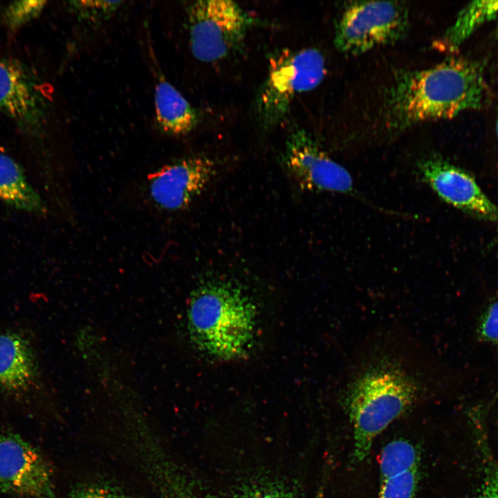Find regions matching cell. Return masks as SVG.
<instances>
[{
	"label": "cell",
	"instance_id": "cell-1",
	"mask_svg": "<svg viewBox=\"0 0 498 498\" xmlns=\"http://www.w3.org/2000/svg\"><path fill=\"white\" fill-rule=\"evenodd\" d=\"M488 94L483 67L474 60L452 57L428 68L403 70L386 93V121L393 130H402L453 118L482 108Z\"/></svg>",
	"mask_w": 498,
	"mask_h": 498
},
{
	"label": "cell",
	"instance_id": "cell-2",
	"mask_svg": "<svg viewBox=\"0 0 498 498\" xmlns=\"http://www.w3.org/2000/svg\"><path fill=\"white\" fill-rule=\"evenodd\" d=\"M424 387L415 374L391 358L369 364L350 381L344 400L353 428L355 461L368 456L376 436L416 403Z\"/></svg>",
	"mask_w": 498,
	"mask_h": 498
},
{
	"label": "cell",
	"instance_id": "cell-3",
	"mask_svg": "<svg viewBox=\"0 0 498 498\" xmlns=\"http://www.w3.org/2000/svg\"><path fill=\"white\" fill-rule=\"evenodd\" d=\"M254 321L249 299L230 282L208 281L192 295L187 309L190 338L212 356L230 358L243 354L252 338Z\"/></svg>",
	"mask_w": 498,
	"mask_h": 498
},
{
	"label": "cell",
	"instance_id": "cell-4",
	"mask_svg": "<svg viewBox=\"0 0 498 498\" xmlns=\"http://www.w3.org/2000/svg\"><path fill=\"white\" fill-rule=\"evenodd\" d=\"M326 73L324 58L316 48H284L273 53L255 110L261 128L271 130L288 115L295 98L317 87Z\"/></svg>",
	"mask_w": 498,
	"mask_h": 498
},
{
	"label": "cell",
	"instance_id": "cell-5",
	"mask_svg": "<svg viewBox=\"0 0 498 498\" xmlns=\"http://www.w3.org/2000/svg\"><path fill=\"white\" fill-rule=\"evenodd\" d=\"M190 46L203 62L224 59L239 50L260 20L230 0H199L186 6Z\"/></svg>",
	"mask_w": 498,
	"mask_h": 498
},
{
	"label": "cell",
	"instance_id": "cell-6",
	"mask_svg": "<svg viewBox=\"0 0 498 498\" xmlns=\"http://www.w3.org/2000/svg\"><path fill=\"white\" fill-rule=\"evenodd\" d=\"M408 10L398 1H354L345 6L335 27L334 44L357 55L403 39L409 29Z\"/></svg>",
	"mask_w": 498,
	"mask_h": 498
},
{
	"label": "cell",
	"instance_id": "cell-7",
	"mask_svg": "<svg viewBox=\"0 0 498 498\" xmlns=\"http://www.w3.org/2000/svg\"><path fill=\"white\" fill-rule=\"evenodd\" d=\"M282 161L289 175L304 190L336 192L354 197L359 195L349 172L331 158L302 128L290 130Z\"/></svg>",
	"mask_w": 498,
	"mask_h": 498
},
{
	"label": "cell",
	"instance_id": "cell-8",
	"mask_svg": "<svg viewBox=\"0 0 498 498\" xmlns=\"http://www.w3.org/2000/svg\"><path fill=\"white\" fill-rule=\"evenodd\" d=\"M0 493L21 498H55L51 469L21 435H0Z\"/></svg>",
	"mask_w": 498,
	"mask_h": 498
},
{
	"label": "cell",
	"instance_id": "cell-9",
	"mask_svg": "<svg viewBox=\"0 0 498 498\" xmlns=\"http://www.w3.org/2000/svg\"><path fill=\"white\" fill-rule=\"evenodd\" d=\"M216 172L215 162L205 155L176 160L150 175V197L160 209L184 210L205 190Z\"/></svg>",
	"mask_w": 498,
	"mask_h": 498
},
{
	"label": "cell",
	"instance_id": "cell-10",
	"mask_svg": "<svg viewBox=\"0 0 498 498\" xmlns=\"http://www.w3.org/2000/svg\"><path fill=\"white\" fill-rule=\"evenodd\" d=\"M416 167L423 181L448 204L480 219L498 220V208L464 169L437 156L421 158Z\"/></svg>",
	"mask_w": 498,
	"mask_h": 498
},
{
	"label": "cell",
	"instance_id": "cell-11",
	"mask_svg": "<svg viewBox=\"0 0 498 498\" xmlns=\"http://www.w3.org/2000/svg\"><path fill=\"white\" fill-rule=\"evenodd\" d=\"M48 98L40 79L24 63L0 59V111L22 129L37 131L44 124Z\"/></svg>",
	"mask_w": 498,
	"mask_h": 498
},
{
	"label": "cell",
	"instance_id": "cell-12",
	"mask_svg": "<svg viewBox=\"0 0 498 498\" xmlns=\"http://www.w3.org/2000/svg\"><path fill=\"white\" fill-rule=\"evenodd\" d=\"M39 368L30 343L14 333L0 335V387L21 394L39 382Z\"/></svg>",
	"mask_w": 498,
	"mask_h": 498
},
{
	"label": "cell",
	"instance_id": "cell-13",
	"mask_svg": "<svg viewBox=\"0 0 498 498\" xmlns=\"http://www.w3.org/2000/svg\"><path fill=\"white\" fill-rule=\"evenodd\" d=\"M156 122L161 131L171 136H184L199 122L197 110L162 75L155 86Z\"/></svg>",
	"mask_w": 498,
	"mask_h": 498
},
{
	"label": "cell",
	"instance_id": "cell-14",
	"mask_svg": "<svg viewBox=\"0 0 498 498\" xmlns=\"http://www.w3.org/2000/svg\"><path fill=\"white\" fill-rule=\"evenodd\" d=\"M147 441L144 452L158 498H214L196 488L154 443Z\"/></svg>",
	"mask_w": 498,
	"mask_h": 498
},
{
	"label": "cell",
	"instance_id": "cell-15",
	"mask_svg": "<svg viewBox=\"0 0 498 498\" xmlns=\"http://www.w3.org/2000/svg\"><path fill=\"white\" fill-rule=\"evenodd\" d=\"M498 15V1H474L457 14L454 23L433 46L443 52L454 53L476 30L483 24L495 19Z\"/></svg>",
	"mask_w": 498,
	"mask_h": 498
},
{
	"label": "cell",
	"instance_id": "cell-16",
	"mask_svg": "<svg viewBox=\"0 0 498 498\" xmlns=\"http://www.w3.org/2000/svg\"><path fill=\"white\" fill-rule=\"evenodd\" d=\"M0 200L21 211L42 214L45 205L28 182L21 166L8 155L0 154Z\"/></svg>",
	"mask_w": 498,
	"mask_h": 498
},
{
	"label": "cell",
	"instance_id": "cell-17",
	"mask_svg": "<svg viewBox=\"0 0 498 498\" xmlns=\"http://www.w3.org/2000/svg\"><path fill=\"white\" fill-rule=\"evenodd\" d=\"M420 457L409 441L396 439L387 444L380 459V482L403 472L418 470Z\"/></svg>",
	"mask_w": 498,
	"mask_h": 498
},
{
	"label": "cell",
	"instance_id": "cell-18",
	"mask_svg": "<svg viewBox=\"0 0 498 498\" xmlns=\"http://www.w3.org/2000/svg\"><path fill=\"white\" fill-rule=\"evenodd\" d=\"M121 1H72L70 10L80 19L91 23L110 17L121 6Z\"/></svg>",
	"mask_w": 498,
	"mask_h": 498
},
{
	"label": "cell",
	"instance_id": "cell-19",
	"mask_svg": "<svg viewBox=\"0 0 498 498\" xmlns=\"http://www.w3.org/2000/svg\"><path fill=\"white\" fill-rule=\"evenodd\" d=\"M418 470L407 471L380 482L378 498H414Z\"/></svg>",
	"mask_w": 498,
	"mask_h": 498
},
{
	"label": "cell",
	"instance_id": "cell-20",
	"mask_svg": "<svg viewBox=\"0 0 498 498\" xmlns=\"http://www.w3.org/2000/svg\"><path fill=\"white\" fill-rule=\"evenodd\" d=\"M45 1H17L10 3L4 12L6 25L12 30H17L30 22L42 12L46 6Z\"/></svg>",
	"mask_w": 498,
	"mask_h": 498
},
{
	"label": "cell",
	"instance_id": "cell-21",
	"mask_svg": "<svg viewBox=\"0 0 498 498\" xmlns=\"http://www.w3.org/2000/svg\"><path fill=\"white\" fill-rule=\"evenodd\" d=\"M239 498H295L291 491L277 483H261L248 487Z\"/></svg>",
	"mask_w": 498,
	"mask_h": 498
},
{
	"label": "cell",
	"instance_id": "cell-22",
	"mask_svg": "<svg viewBox=\"0 0 498 498\" xmlns=\"http://www.w3.org/2000/svg\"><path fill=\"white\" fill-rule=\"evenodd\" d=\"M479 335L482 340L498 344V301L491 304L484 313Z\"/></svg>",
	"mask_w": 498,
	"mask_h": 498
},
{
	"label": "cell",
	"instance_id": "cell-23",
	"mask_svg": "<svg viewBox=\"0 0 498 498\" xmlns=\"http://www.w3.org/2000/svg\"><path fill=\"white\" fill-rule=\"evenodd\" d=\"M68 498H124L110 488L99 485H88L74 489Z\"/></svg>",
	"mask_w": 498,
	"mask_h": 498
},
{
	"label": "cell",
	"instance_id": "cell-24",
	"mask_svg": "<svg viewBox=\"0 0 498 498\" xmlns=\"http://www.w3.org/2000/svg\"><path fill=\"white\" fill-rule=\"evenodd\" d=\"M478 498H498V470L487 474Z\"/></svg>",
	"mask_w": 498,
	"mask_h": 498
},
{
	"label": "cell",
	"instance_id": "cell-25",
	"mask_svg": "<svg viewBox=\"0 0 498 498\" xmlns=\"http://www.w3.org/2000/svg\"><path fill=\"white\" fill-rule=\"evenodd\" d=\"M495 132H496L497 137L498 138V113H497L496 123H495Z\"/></svg>",
	"mask_w": 498,
	"mask_h": 498
},
{
	"label": "cell",
	"instance_id": "cell-26",
	"mask_svg": "<svg viewBox=\"0 0 498 498\" xmlns=\"http://www.w3.org/2000/svg\"><path fill=\"white\" fill-rule=\"evenodd\" d=\"M495 243L497 244V246L498 247V228H497L496 236H495Z\"/></svg>",
	"mask_w": 498,
	"mask_h": 498
},
{
	"label": "cell",
	"instance_id": "cell-27",
	"mask_svg": "<svg viewBox=\"0 0 498 498\" xmlns=\"http://www.w3.org/2000/svg\"><path fill=\"white\" fill-rule=\"evenodd\" d=\"M495 35L496 37H498V22H497V26H496V28H495Z\"/></svg>",
	"mask_w": 498,
	"mask_h": 498
}]
</instances>
